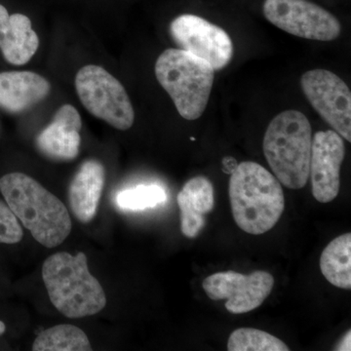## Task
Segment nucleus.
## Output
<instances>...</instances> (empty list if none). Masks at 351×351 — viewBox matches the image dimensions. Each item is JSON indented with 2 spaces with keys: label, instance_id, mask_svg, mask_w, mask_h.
<instances>
[{
  "label": "nucleus",
  "instance_id": "23",
  "mask_svg": "<svg viewBox=\"0 0 351 351\" xmlns=\"http://www.w3.org/2000/svg\"><path fill=\"white\" fill-rule=\"evenodd\" d=\"M350 331L346 332L345 338L341 339V343H339L338 346H337L336 350H350Z\"/></svg>",
  "mask_w": 351,
  "mask_h": 351
},
{
  "label": "nucleus",
  "instance_id": "4",
  "mask_svg": "<svg viewBox=\"0 0 351 351\" xmlns=\"http://www.w3.org/2000/svg\"><path fill=\"white\" fill-rule=\"evenodd\" d=\"M311 144V126L304 113L285 110L270 122L263 138V154L276 179L286 188L306 186Z\"/></svg>",
  "mask_w": 351,
  "mask_h": 351
},
{
  "label": "nucleus",
  "instance_id": "5",
  "mask_svg": "<svg viewBox=\"0 0 351 351\" xmlns=\"http://www.w3.org/2000/svg\"><path fill=\"white\" fill-rule=\"evenodd\" d=\"M156 75L182 119H199L214 83V69L206 61L186 51L167 49L157 59Z\"/></svg>",
  "mask_w": 351,
  "mask_h": 351
},
{
  "label": "nucleus",
  "instance_id": "15",
  "mask_svg": "<svg viewBox=\"0 0 351 351\" xmlns=\"http://www.w3.org/2000/svg\"><path fill=\"white\" fill-rule=\"evenodd\" d=\"M105 186V168L99 161L87 160L76 173L69 189L71 211L82 223H89L98 210Z\"/></svg>",
  "mask_w": 351,
  "mask_h": 351
},
{
  "label": "nucleus",
  "instance_id": "7",
  "mask_svg": "<svg viewBox=\"0 0 351 351\" xmlns=\"http://www.w3.org/2000/svg\"><path fill=\"white\" fill-rule=\"evenodd\" d=\"M263 11L272 25L298 38L332 41L341 34L339 21L308 0H265Z\"/></svg>",
  "mask_w": 351,
  "mask_h": 351
},
{
  "label": "nucleus",
  "instance_id": "16",
  "mask_svg": "<svg viewBox=\"0 0 351 351\" xmlns=\"http://www.w3.org/2000/svg\"><path fill=\"white\" fill-rule=\"evenodd\" d=\"M320 269L323 276L335 287L351 289V233L330 242L322 252Z\"/></svg>",
  "mask_w": 351,
  "mask_h": 351
},
{
  "label": "nucleus",
  "instance_id": "2",
  "mask_svg": "<svg viewBox=\"0 0 351 351\" xmlns=\"http://www.w3.org/2000/svg\"><path fill=\"white\" fill-rule=\"evenodd\" d=\"M233 219L243 232L260 235L278 223L285 209L280 182L260 164L237 166L228 184Z\"/></svg>",
  "mask_w": 351,
  "mask_h": 351
},
{
  "label": "nucleus",
  "instance_id": "3",
  "mask_svg": "<svg viewBox=\"0 0 351 351\" xmlns=\"http://www.w3.org/2000/svg\"><path fill=\"white\" fill-rule=\"evenodd\" d=\"M43 278L52 304L69 318L100 313L107 304L104 289L90 274L85 254H54L43 263Z\"/></svg>",
  "mask_w": 351,
  "mask_h": 351
},
{
  "label": "nucleus",
  "instance_id": "9",
  "mask_svg": "<svg viewBox=\"0 0 351 351\" xmlns=\"http://www.w3.org/2000/svg\"><path fill=\"white\" fill-rule=\"evenodd\" d=\"M170 34L182 50L206 61L214 71L232 61L233 44L226 31L199 16L184 14L172 21Z\"/></svg>",
  "mask_w": 351,
  "mask_h": 351
},
{
  "label": "nucleus",
  "instance_id": "24",
  "mask_svg": "<svg viewBox=\"0 0 351 351\" xmlns=\"http://www.w3.org/2000/svg\"><path fill=\"white\" fill-rule=\"evenodd\" d=\"M5 324H4L2 321H0V336H1L2 334H4V332H5Z\"/></svg>",
  "mask_w": 351,
  "mask_h": 351
},
{
  "label": "nucleus",
  "instance_id": "1",
  "mask_svg": "<svg viewBox=\"0 0 351 351\" xmlns=\"http://www.w3.org/2000/svg\"><path fill=\"white\" fill-rule=\"evenodd\" d=\"M0 191L16 218L38 243L54 248L69 237L73 226L68 209L36 180L10 173L0 179Z\"/></svg>",
  "mask_w": 351,
  "mask_h": 351
},
{
  "label": "nucleus",
  "instance_id": "19",
  "mask_svg": "<svg viewBox=\"0 0 351 351\" xmlns=\"http://www.w3.org/2000/svg\"><path fill=\"white\" fill-rule=\"evenodd\" d=\"M167 200L165 189L157 184H141L120 191L115 201L117 206L126 211H142L163 204Z\"/></svg>",
  "mask_w": 351,
  "mask_h": 351
},
{
  "label": "nucleus",
  "instance_id": "22",
  "mask_svg": "<svg viewBox=\"0 0 351 351\" xmlns=\"http://www.w3.org/2000/svg\"><path fill=\"white\" fill-rule=\"evenodd\" d=\"M223 163L226 172L230 173V174H232L237 166L239 165L232 157H226V158H223Z\"/></svg>",
  "mask_w": 351,
  "mask_h": 351
},
{
  "label": "nucleus",
  "instance_id": "20",
  "mask_svg": "<svg viewBox=\"0 0 351 351\" xmlns=\"http://www.w3.org/2000/svg\"><path fill=\"white\" fill-rule=\"evenodd\" d=\"M23 239V230L15 215L0 201V244H15Z\"/></svg>",
  "mask_w": 351,
  "mask_h": 351
},
{
  "label": "nucleus",
  "instance_id": "13",
  "mask_svg": "<svg viewBox=\"0 0 351 351\" xmlns=\"http://www.w3.org/2000/svg\"><path fill=\"white\" fill-rule=\"evenodd\" d=\"M50 83L32 71L0 73V108L21 113L38 105L50 93Z\"/></svg>",
  "mask_w": 351,
  "mask_h": 351
},
{
  "label": "nucleus",
  "instance_id": "14",
  "mask_svg": "<svg viewBox=\"0 0 351 351\" xmlns=\"http://www.w3.org/2000/svg\"><path fill=\"white\" fill-rule=\"evenodd\" d=\"M181 210L182 234L188 239H195L206 223L205 216L215 206L213 184L203 176L189 180L177 197Z\"/></svg>",
  "mask_w": 351,
  "mask_h": 351
},
{
  "label": "nucleus",
  "instance_id": "6",
  "mask_svg": "<svg viewBox=\"0 0 351 351\" xmlns=\"http://www.w3.org/2000/svg\"><path fill=\"white\" fill-rule=\"evenodd\" d=\"M75 88L82 105L94 117L119 130L133 125L135 112L125 88L105 69L83 66L75 76Z\"/></svg>",
  "mask_w": 351,
  "mask_h": 351
},
{
  "label": "nucleus",
  "instance_id": "17",
  "mask_svg": "<svg viewBox=\"0 0 351 351\" xmlns=\"http://www.w3.org/2000/svg\"><path fill=\"white\" fill-rule=\"evenodd\" d=\"M36 351H88L92 350L88 337L73 325H57L38 335L32 345Z\"/></svg>",
  "mask_w": 351,
  "mask_h": 351
},
{
  "label": "nucleus",
  "instance_id": "12",
  "mask_svg": "<svg viewBox=\"0 0 351 351\" xmlns=\"http://www.w3.org/2000/svg\"><path fill=\"white\" fill-rule=\"evenodd\" d=\"M82 117L75 107L62 106L36 138L41 154L57 161L73 160L80 154Z\"/></svg>",
  "mask_w": 351,
  "mask_h": 351
},
{
  "label": "nucleus",
  "instance_id": "18",
  "mask_svg": "<svg viewBox=\"0 0 351 351\" xmlns=\"http://www.w3.org/2000/svg\"><path fill=\"white\" fill-rule=\"evenodd\" d=\"M228 350L230 351H289L281 339L272 336L269 332L241 328L235 330L228 339Z\"/></svg>",
  "mask_w": 351,
  "mask_h": 351
},
{
  "label": "nucleus",
  "instance_id": "10",
  "mask_svg": "<svg viewBox=\"0 0 351 351\" xmlns=\"http://www.w3.org/2000/svg\"><path fill=\"white\" fill-rule=\"evenodd\" d=\"M274 282V277L263 270H256L248 276L228 270L206 277L202 287L213 301L226 300L228 313L244 314L262 306Z\"/></svg>",
  "mask_w": 351,
  "mask_h": 351
},
{
  "label": "nucleus",
  "instance_id": "8",
  "mask_svg": "<svg viewBox=\"0 0 351 351\" xmlns=\"http://www.w3.org/2000/svg\"><path fill=\"white\" fill-rule=\"evenodd\" d=\"M301 85L316 112L351 142V93L346 82L332 71L313 69L302 75Z\"/></svg>",
  "mask_w": 351,
  "mask_h": 351
},
{
  "label": "nucleus",
  "instance_id": "21",
  "mask_svg": "<svg viewBox=\"0 0 351 351\" xmlns=\"http://www.w3.org/2000/svg\"><path fill=\"white\" fill-rule=\"evenodd\" d=\"M12 16L9 15L8 11L0 4V50H3L8 43L12 32Z\"/></svg>",
  "mask_w": 351,
  "mask_h": 351
},
{
  "label": "nucleus",
  "instance_id": "11",
  "mask_svg": "<svg viewBox=\"0 0 351 351\" xmlns=\"http://www.w3.org/2000/svg\"><path fill=\"white\" fill-rule=\"evenodd\" d=\"M345 156V143L337 132L319 131L313 136L309 177L313 197L318 202L329 203L338 196Z\"/></svg>",
  "mask_w": 351,
  "mask_h": 351
}]
</instances>
